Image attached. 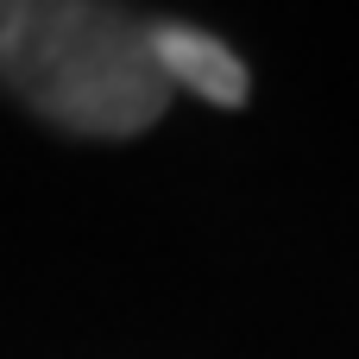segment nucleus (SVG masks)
<instances>
[{"mask_svg":"<svg viewBox=\"0 0 359 359\" xmlns=\"http://www.w3.org/2000/svg\"><path fill=\"white\" fill-rule=\"evenodd\" d=\"M0 95L69 139H139L170 114L151 19L120 0H0Z\"/></svg>","mask_w":359,"mask_h":359,"instance_id":"f257e3e1","label":"nucleus"},{"mask_svg":"<svg viewBox=\"0 0 359 359\" xmlns=\"http://www.w3.org/2000/svg\"><path fill=\"white\" fill-rule=\"evenodd\" d=\"M151 63H158L170 95L189 88L208 107H246L252 101V69L215 32H196L183 19H151Z\"/></svg>","mask_w":359,"mask_h":359,"instance_id":"f03ea898","label":"nucleus"}]
</instances>
